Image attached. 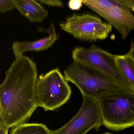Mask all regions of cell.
<instances>
[{"mask_svg":"<svg viewBox=\"0 0 134 134\" xmlns=\"http://www.w3.org/2000/svg\"><path fill=\"white\" fill-rule=\"evenodd\" d=\"M36 64L23 56L12 63L0 85L1 115L8 129L26 123L37 108Z\"/></svg>","mask_w":134,"mask_h":134,"instance_id":"1","label":"cell"},{"mask_svg":"<svg viewBox=\"0 0 134 134\" xmlns=\"http://www.w3.org/2000/svg\"><path fill=\"white\" fill-rule=\"evenodd\" d=\"M64 75L67 81L79 88L83 97L98 101L120 91H130L100 72L76 61L69 65Z\"/></svg>","mask_w":134,"mask_h":134,"instance_id":"2","label":"cell"},{"mask_svg":"<svg viewBox=\"0 0 134 134\" xmlns=\"http://www.w3.org/2000/svg\"><path fill=\"white\" fill-rule=\"evenodd\" d=\"M103 125L119 131L134 126V93L121 91L98 100Z\"/></svg>","mask_w":134,"mask_h":134,"instance_id":"3","label":"cell"},{"mask_svg":"<svg viewBox=\"0 0 134 134\" xmlns=\"http://www.w3.org/2000/svg\"><path fill=\"white\" fill-rule=\"evenodd\" d=\"M66 78L58 68L38 78L35 87L36 104L45 111H53L68 101L71 90Z\"/></svg>","mask_w":134,"mask_h":134,"instance_id":"4","label":"cell"},{"mask_svg":"<svg viewBox=\"0 0 134 134\" xmlns=\"http://www.w3.org/2000/svg\"><path fill=\"white\" fill-rule=\"evenodd\" d=\"M116 56L94 45L89 49L77 47L72 50L73 61L92 68L106 75L130 91L131 88L120 73L116 61Z\"/></svg>","mask_w":134,"mask_h":134,"instance_id":"5","label":"cell"},{"mask_svg":"<svg viewBox=\"0 0 134 134\" xmlns=\"http://www.w3.org/2000/svg\"><path fill=\"white\" fill-rule=\"evenodd\" d=\"M62 30L74 37L86 41H96L108 37L112 26L100 18L89 14H72L59 24Z\"/></svg>","mask_w":134,"mask_h":134,"instance_id":"6","label":"cell"},{"mask_svg":"<svg viewBox=\"0 0 134 134\" xmlns=\"http://www.w3.org/2000/svg\"><path fill=\"white\" fill-rule=\"evenodd\" d=\"M83 97L82 105L78 113L61 128L52 131V134H86L92 129L98 130L103 125L98 101Z\"/></svg>","mask_w":134,"mask_h":134,"instance_id":"7","label":"cell"},{"mask_svg":"<svg viewBox=\"0 0 134 134\" xmlns=\"http://www.w3.org/2000/svg\"><path fill=\"white\" fill-rule=\"evenodd\" d=\"M126 39L134 30V15L131 10L122 5L113 6L100 14Z\"/></svg>","mask_w":134,"mask_h":134,"instance_id":"8","label":"cell"},{"mask_svg":"<svg viewBox=\"0 0 134 134\" xmlns=\"http://www.w3.org/2000/svg\"><path fill=\"white\" fill-rule=\"evenodd\" d=\"M49 36L32 41H16L12 46L13 51L16 58L23 56L27 51H40L50 48L58 38L53 24L49 28Z\"/></svg>","mask_w":134,"mask_h":134,"instance_id":"9","label":"cell"},{"mask_svg":"<svg viewBox=\"0 0 134 134\" xmlns=\"http://www.w3.org/2000/svg\"><path fill=\"white\" fill-rule=\"evenodd\" d=\"M16 8L32 23L42 22L48 16V12L37 1L14 0Z\"/></svg>","mask_w":134,"mask_h":134,"instance_id":"10","label":"cell"},{"mask_svg":"<svg viewBox=\"0 0 134 134\" xmlns=\"http://www.w3.org/2000/svg\"><path fill=\"white\" fill-rule=\"evenodd\" d=\"M116 61L121 74L134 93V50L131 46L126 54L116 55Z\"/></svg>","mask_w":134,"mask_h":134,"instance_id":"11","label":"cell"},{"mask_svg":"<svg viewBox=\"0 0 134 134\" xmlns=\"http://www.w3.org/2000/svg\"><path fill=\"white\" fill-rule=\"evenodd\" d=\"M10 134H52V131L42 124L26 123L12 128Z\"/></svg>","mask_w":134,"mask_h":134,"instance_id":"12","label":"cell"},{"mask_svg":"<svg viewBox=\"0 0 134 134\" xmlns=\"http://www.w3.org/2000/svg\"><path fill=\"white\" fill-rule=\"evenodd\" d=\"M83 4L100 15L113 6L120 5L117 0H82Z\"/></svg>","mask_w":134,"mask_h":134,"instance_id":"13","label":"cell"},{"mask_svg":"<svg viewBox=\"0 0 134 134\" xmlns=\"http://www.w3.org/2000/svg\"><path fill=\"white\" fill-rule=\"evenodd\" d=\"M16 8L14 0H0V13L7 12Z\"/></svg>","mask_w":134,"mask_h":134,"instance_id":"14","label":"cell"},{"mask_svg":"<svg viewBox=\"0 0 134 134\" xmlns=\"http://www.w3.org/2000/svg\"><path fill=\"white\" fill-rule=\"evenodd\" d=\"M37 1L40 3L52 7H61L63 5V3L59 0H38Z\"/></svg>","mask_w":134,"mask_h":134,"instance_id":"15","label":"cell"},{"mask_svg":"<svg viewBox=\"0 0 134 134\" xmlns=\"http://www.w3.org/2000/svg\"><path fill=\"white\" fill-rule=\"evenodd\" d=\"M82 0H71L68 2V6L70 9L72 10H78L82 6Z\"/></svg>","mask_w":134,"mask_h":134,"instance_id":"16","label":"cell"},{"mask_svg":"<svg viewBox=\"0 0 134 134\" xmlns=\"http://www.w3.org/2000/svg\"><path fill=\"white\" fill-rule=\"evenodd\" d=\"M120 4L134 12V0H117Z\"/></svg>","mask_w":134,"mask_h":134,"instance_id":"17","label":"cell"},{"mask_svg":"<svg viewBox=\"0 0 134 134\" xmlns=\"http://www.w3.org/2000/svg\"><path fill=\"white\" fill-rule=\"evenodd\" d=\"M9 129L5 126L0 114V134H8Z\"/></svg>","mask_w":134,"mask_h":134,"instance_id":"18","label":"cell"},{"mask_svg":"<svg viewBox=\"0 0 134 134\" xmlns=\"http://www.w3.org/2000/svg\"><path fill=\"white\" fill-rule=\"evenodd\" d=\"M131 46L133 47V49L134 50V42H132V43H131Z\"/></svg>","mask_w":134,"mask_h":134,"instance_id":"19","label":"cell"},{"mask_svg":"<svg viewBox=\"0 0 134 134\" xmlns=\"http://www.w3.org/2000/svg\"><path fill=\"white\" fill-rule=\"evenodd\" d=\"M1 105H0V114H1Z\"/></svg>","mask_w":134,"mask_h":134,"instance_id":"20","label":"cell"},{"mask_svg":"<svg viewBox=\"0 0 134 134\" xmlns=\"http://www.w3.org/2000/svg\"><path fill=\"white\" fill-rule=\"evenodd\" d=\"M102 134H112L109 133H105Z\"/></svg>","mask_w":134,"mask_h":134,"instance_id":"21","label":"cell"}]
</instances>
